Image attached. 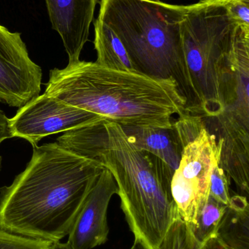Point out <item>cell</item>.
<instances>
[{"instance_id":"3957f363","label":"cell","mask_w":249,"mask_h":249,"mask_svg":"<svg viewBox=\"0 0 249 249\" xmlns=\"http://www.w3.org/2000/svg\"><path fill=\"white\" fill-rule=\"evenodd\" d=\"M45 93L121 126L171 128L174 115L186 113L174 80L80 60L51 70Z\"/></svg>"},{"instance_id":"6da1fadb","label":"cell","mask_w":249,"mask_h":249,"mask_svg":"<svg viewBox=\"0 0 249 249\" xmlns=\"http://www.w3.org/2000/svg\"><path fill=\"white\" fill-rule=\"evenodd\" d=\"M57 143L111 171L135 241L145 249H157L178 214L171 190L174 171L157 157L136 148L122 126L111 121L65 132Z\"/></svg>"},{"instance_id":"7a4b0ae2","label":"cell","mask_w":249,"mask_h":249,"mask_svg":"<svg viewBox=\"0 0 249 249\" xmlns=\"http://www.w3.org/2000/svg\"><path fill=\"white\" fill-rule=\"evenodd\" d=\"M105 167L57 142L33 146L32 159L10 186L0 188V228L59 242Z\"/></svg>"},{"instance_id":"8992f818","label":"cell","mask_w":249,"mask_h":249,"mask_svg":"<svg viewBox=\"0 0 249 249\" xmlns=\"http://www.w3.org/2000/svg\"><path fill=\"white\" fill-rule=\"evenodd\" d=\"M224 109L206 123L221 147L219 165L240 191L249 194V26L240 25L229 57Z\"/></svg>"},{"instance_id":"4fadbf2b","label":"cell","mask_w":249,"mask_h":249,"mask_svg":"<svg viewBox=\"0 0 249 249\" xmlns=\"http://www.w3.org/2000/svg\"><path fill=\"white\" fill-rule=\"evenodd\" d=\"M216 237L230 249H249V205L247 196H231Z\"/></svg>"},{"instance_id":"d6986e66","label":"cell","mask_w":249,"mask_h":249,"mask_svg":"<svg viewBox=\"0 0 249 249\" xmlns=\"http://www.w3.org/2000/svg\"><path fill=\"white\" fill-rule=\"evenodd\" d=\"M228 13L234 20L249 26V0H225Z\"/></svg>"},{"instance_id":"44dd1931","label":"cell","mask_w":249,"mask_h":249,"mask_svg":"<svg viewBox=\"0 0 249 249\" xmlns=\"http://www.w3.org/2000/svg\"><path fill=\"white\" fill-rule=\"evenodd\" d=\"M203 249H230L225 245L217 237L215 236L209 239L203 245Z\"/></svg>"},{"instance_id":"8fae6325","label":"cell","mask_w":249,"mask_h":249,"mask_svg":"<svg viewBox=\"0 0 249 249\" xmlns=\"http://www.w3.org/2000/svg\"><path fill=\"white\" fill-rule=\"evenodd\" d=\"M53 29L59 35L69 63L80 60L89 40L97 0H45Z\"/></svg>"},{"instance_id":"30bf717a","label":"cell","mask_w":249,"mask_h":249,"mask_svg":"<svg viewBox=\"0 0 249 249\" xmlns=\"http://www.w3.org/2000/svg\"><path fill=\"white\" fill-rule=\"evenodd\" d=\"M118 193L109 170L104 168L86 196L68 234L71 249H92L108 241L107 212L113 196Z\"/></svg>"},{"instance_id":"5bb4252c","label":"cell","mask_w":249,"mask_h":249,"mask_svg":"<svg viewBox=\"0 0 249 249\" xmlns=\"http://www.w3.org/2000/svg\"><path fill=\"white\" fill-rule=\"evenodd\" d=\"M94 25V44L97 54L96 64L111 70L137 72L124 45L114 31L99 19L95 20Z\"/></svg>"},{"instance_id":"277c9868","label":"cell","mask_w":249,"mask_h":249,"mask_svg":"<svg viewBox=\"0 0 249 249\" xmlns=\"http://www.w3.org/2000/svg\"><path fill=\"white\" fill-rule=\"evenodd\" d=\"M241 24L228 13L225 0H201L187 5L181 23L184 62L180 91L185 112L215 119L224 109L229 57Z\"/></svg>"},{"instance_id":"ffe728a7","label":"cell","mask_w":249,"mask_h":249,"mask_svg":"<svg viewBox=\"0 0 249 249\" xmlns=\"http://www.w3.org/2000/svg\"><path fill=\"white\" fill-rule=\"evenodd\" d=\"M9 118L4 115V112L0 109V144L6 139L11 138L9 130Z\"/></svg>"},{"instance_id":"52a82bcc","label":"cell","mask_w":249,"mask_h":249,"mask_svg":"<svg viewBox=\"0 0 249 249\" xmlns=\"http://www.w3.org/2000/svg\"><path fill=\"white\" fill-rule=\"evenodd\" d=\"M173 127L181 152L171 179V195L180 217L190 227L210 196L211 178L219 165L221 147L200 117L182 114L173 121Z\"/></svg>"},{"instance_id":"2e32d148","label":"cell","mask_w":249,"mask_h":249,"mask_svg":"<svg viewBox=\"0 0 249 249\" xmlns=\"http://www.w3.org/2000/svg\"><path fill=\"white\" fill-rule=\"evenodd\" d=\"M157 249H203L187 224L177 215Z\"/></svg>"},{"instance_id":"ba28073f","label":"cell","mask_w":249,"mask_h":249,"mask_svg":"<svg viewBox=\"0 0 249 249\" xmlns=\"http://www.w3.org/2000/svg\"><path fill=\"white\" fill-rule=\"evenodd\" d=\"M99 121L105 120L44 93L19 108L8 122L11 138L26 139L35 146L50 135L65 133Z\"/></svg>"},{"instance_id":"7c38bea8","label":"cell","mask_w":249,"mask_h":249,"mask_svg":"<svg viewBox=\"0 0 249 249\" xmlns=\"http://www.w3.org/2000/svg\"><path fill=\"white\" fill-rule=\"evenodd\" d=\"M132 143L140 150L157 157L175 172L181 160V148L175 128L122 126Z\"/></svg>"},{"instance_id":"cb8c5ba5","label":"cell","mask_w":249,"mask_h":249,"mask_svg":"<svg viewBox=\"0 0 249 249\" xmlns=\"http://www.w3.org/2000/svg\"><path fill=\"white\" fill-rule=\"evenodd\" d=\"M1 162H2V158L0 156V171H1Z\"/></svg>"},{"instance_id":"e0dca14e","label":"cell","mask_w":249,"mask_h":249,"mask_svg":"<svg viewBox=\"0 0 249 249\" xmlns=\"http://www.w3.org/2000/svg\"><path fill=\"white\" fill-rule=\"evenodd\" d=\"M54 242L9 232L0 228V249H51Z\"/></svg>"},{"instance_id":"ac0fdd59","label":"cell","mask_w":249,"mask_h":249,"mask_svg":"<svg viewBox=\"0 0 249 249\" xmlns=\"http://www.w3.org/2000/svg\"><path fill=\"white\" fill-rule=\"evenodd\" d=\"M231 178L219 165H216L213 169L211 178L210 196L212 197L228 206L230 200V186Z\"/></svg>"},{"instance_id":"5b68a950","label":"cell","mask_w":249,"mask_h":249,"mask_svg":"<svg viewBox=\"0 0 249 249\" xmlns=\"http://www.w3.org/2000/svg\"><path fill=\"white\" fill-rule=\"evenodd\" d=\"M187 9L151 0H100L97 19L119 38L136 71L174 80L179 89L184 62L181 23Z\"/></svg>"},{"instance_id":"603a6c76","label":"cell","mask_w":249,"mask_h":249,"mask_svg":"<svg viewBox=\"0 0 249 249\" xmlns=\"http://www.w3.org/2000/svg\"><path fill=\"white\" fill-rule=\"evenodd\" d=\"M131 249H146L143 247V246H142L140 243L137 242V241H134V244H133V247H132Z\"/></svg>"},{"instance_id":"7402d4cb","label":"cell","mask_w":249,"mask_h":249,"mask_svg":"<svg viewBox=\"0 0 249 249\" xmlns=\"http://www.w3.org/2000/svg\"><path fill=\"white\" fill-rule=\"evenodd\" d=\"M51 249H71L67 243H54Z\"/></svg>"},{"instance_id":"9c48e42d","label":"cell","mask_w":249,"mask_h":249,"mask_svg":"<svg viewBox=\"0 0 249 249\" xmlns=\"http://www.w3.org/2000/svg\"><path fill=\"white\" fill-rule=\"evenodd\" d=\"M42 78L20 34L0 24V102L21 108L39 96Z\"/></svg>"},{"instance_id":"d4e9b609","label":"cell","mask_w":249,"mask_h":249,"mask_svg":"<svg viewBox=\"0 0 249 249\" xmlns=\"http://www.w3.org/2000/svg\"><path fill=\"white\" fill-rule=\"evenodd\" d=\"M151 1H162V0H151Z\"/></svg>"},{"instance_id":"9a60e30c","label":"cell","mask_w":249,"mask_h":249,"mask_svg":"<svg viewBox=\"0 0 249 249\" xmlns=\"http://www.w3.org/2000/svg\"><path fill=\"white\" fill-rule=\"evenodd\" d=\"M226 205L209 196L207 201L197 213L194 224L189 227L196 241L202 246L216 236L219 222L226 209Z\"/></svg>"}]
</instances>
